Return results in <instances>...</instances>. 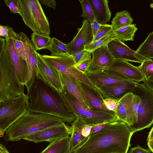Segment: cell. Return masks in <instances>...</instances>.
Here are the masks:
<instances>
[{"instance_id": "cell-1", "label": "cell", "mask_w": 153, "mask_h": 153, "mask_svg": "<svg viewBox=\"0 0 153 153\" xmlns=\"http://www.w3.org/2000/svg\"><path fill=\"white\" fill-rule=\"evenodd\" d=\"M25 98L26 108L31 113L56 116L70 124L77 118L60 92L51 86L38 72Z\"/></svg>"}, {"instance_id": "cell-2", "label": "cell", "mask_w": 153, "mask_h": 153, "mask_svg": "<svg viewBox=\"0 0 153 153\" xmlns=\"http://www.w3.org/2000/svg\"><path fill=\"white\" fill-rule=\"evenodd\" d=\"M133 133L126 123L118 120L89 135L71 153H127Z\"/></svg>"}, {"instance_id": "cell-3", "label": "cell", "mask_w": 153, "mask_h": 153, "mask_svg": "<svg viewBox=\"0 0 153 153\" xmlns=\"http://www.w3.org/2000/svg\"><path fill=\"white\" fill-rule=\"evenodd\" d=\"M63 122L56 116L28 111L7 128L4 138L6 141H20L47 128L59 125Z\"/></svg>"}, {"instance_id": "cell-4", "label": "cell", "mask_w": 153, "mask_h": 153, "mask_svg": "<svg viewBox=\"0 0 153 153\" xmlns=\"http://www.w3.org/2000/svg\"><path fill=\"white\" fill-rule=\"evenodd\" d=\"M25 85L19 81L12 64L5 38L0 37V102L25 95Z\"/></svg>"}, {"instance_id": "cell-5", "label": "cell", "mask_w": 153, "mask_h": 153, "mask_svg": "<svg viewBox=\"0 0 153 153\" xmlns=\"http://www.w3.org/2000/svg\"><path fill=\"white\" fill-rule=\"evenodd\" d=\"M133 93L136 122L129 127L135 132L150 127L153 123V90L143 83H137Z\"/></svg>"}, {"instance_id": "cell-6", "label": "cell", "mask_w": 153, "mask_h": 153, "mask_svg": "<svg viewBox=\"0 0 153 153\" xmlns=\"http://www.w3.org/2000/svg\"><path fill=\"white\" fill-rule=\"evenodd\" d=\"M60 93L65 102L77 118L81 120L86 125L94 126L119 120L116 114L88 108L72 94L64 85L63 90Z\"/></svg>"}, {"instance_id": "cell-7", "label": "cell", "mask_w": 153, "mask_h": 153, "mask_svg": "<svg viewBox=\"0 0 153 153\" xmlns=\"http://www.w3.org/2000/svg\"><path fill=\"white\" fill-rule=\"evenodd\" d=\"M18 2L19 14L26 25L33 32L50 36L49 24L39 1L18 0Z\"/></svg>"}, {"instance_id": "cell-8", "label": "cell", "mask_w": 153, "mask_h": 153, "mask_svg": "<svg viewBox=\"0 0 153 153\" xmlns=\"http://www.w3.org/2000/svg\"><path fill=\"white\" fill-rule=\"evenodd\" d=\"M41 55L46 63L60 72L81 82L95 87L85 73L80 71L75 67L73 56L69 54H62L56 56Z\"/></svg>"}, {"instance_id": "cell-9", "label": "cell", "mask_w": 153, "mask_h": 153, "mask_svg": "<svg viewBox=\"0 0 153 153\" xmlns=\"http://www.w3.org/2000/svg\"><path fill=\"white\" fill-rule=\"evenodd\" d=\"M25 95L0 102V129L4 132L28 111L26 107Z\"/></svg>"}, {"instance_id": "cell-10", "label": "cell", "mask_w": 153, "mask_h": 153, "mask_svg": "<svg viewBox=\"0 0 153 153\" xmlns=\"http://www.w3.org/2000/svg\"><path fill=\"white\" fill-rule=\"evenodd\" d=\"M19 39L23 42L25 49L26 61L27 66V74L25 86L27 91L30 88L38 72L37 52L31 41L23 32L17 33Z\"/></svg>"}, {"instance_id": "cell-11", "label": "cell", "mask_w": 153, "mask_h": 153, "mask_svg": "<svg viewBox=\"0 0 153 153\" xmlns=\"http://www.w3.org/2000/svg\"><path fill=\"white\" fill-rule=\"evenodd\" d=\"M71 134L70 127L63 122L60 125L50 127L30 135L23 139L38 143L44 142L50 143L69 136Z\"/></svg>"}, {"instance_id": "cell-12", "label": "cell", "mask_w": 153, "mask_h": 153, "mask_svg": "<svg viewBox=\"0 0 153 153\" xmlns=\"http://www.w3.org/2000/svg\"><path fill=\"white\" fill-rule=\"evenodd\" d=\"M81 28H78V32L73 39L66 44L68 53L73 56L77 52L84 50L85 47L91 43L94 37L91 27V23L84 19Z\"/></svg>"}, {"instance_id": "cell-13", "label": "cell", "mask_w": 153, "mask_h": 153, "mask_svg": "<svg viewBox=\"0 0 153 153\" xmlns=\"http://www.w3.org/2000/svg\"><path fill=\"white\" fill-rule=\"evenodd\" d=\"M13 31L9 27L8 35L7 39V45L10 59L19 82L25 85L27 74V66L26 61L20 56L15 46L13 37Z\"/></svg>"}, {"instance_id": "cell-14", "label": "cell", "mask_w": 153, "mask_h": 153, "mask_svg": "<svg viewBox=\"0 0 153 153\" xmlns=\"http://www.w3.org/2000/svg\"><path fill=\"white\" fill-rule=\"evenodd\" d=\"M108 47L115 59L132 62L140 64L151 59L146 58L137 53L123 42L114 39L108 45Z\"/></svg>"}, {"instance_id": "cell-15", "label": "cell", "mask_w": 153, "mask_h": 153, "mask_svg": "<svg viewBox=\"0 0 153 153\" xmlns=\"http://www.w3.org/2000/svg\"><path fill=\"white\" fill-rule=\"evenodd\" d=\"M85 74L97 88L105 85L131 81L119 73L108 69L86 72Z\"/></svg>"}, {"instance_id": "cell-16", "label": "cell", "mask_w": 153, "mask_h": 153, "mask_svg": "<svg viewBox=\"0 0 153 153\" xmlns=\"http://www.w3.org/2000/svg\"><path fill=\"white\" fill-rule=\"evenodd\" d=\"M134 96L132 93H129L118 100L115 113L118 120L125 122L129 127L136 122L133 103Z\"/></svg>"}, {"instance_id": "cell-17", "label": "cell", "mask_w": 153, "mask_h": 153, "mask_svg": "<svg viewBox=\"0 0 153 153\" xmlns=\"http://www.w3.org/2000/svg\"><path fill=\"white\" fill-rule=\"evenodd\" d=\"M104 69H108L116 71L126 77L129 80L136 83L143 82L146 79L139 69L128 62L121 60L115 59L110 67Z\"/></svg>"}, {"instance_id": "cell-18", "label": "cell", "mask_w": 153, "mask_h": 153, "mask_svg": "<svg viewBox=\"0 0 153 153\" xmlns=\"http://www.w3.org/2000/svg\"><path fill=\"white\" fill-rule=\"evenodd\" d=\"M91 53V61L86 72L96 71L109 67L115 60L107 46L98 48Z\"/></svg>"}, {"instance_id": "cell-19", "label": "cell", "mask_w": 153, "mask_h": 153, "mask_svg": "<svg viewBox=\"0 0 153 153\" xmlns=\"http://www.w3.org/2000/svg\"><path fill=\"white\" fill-rule=\"evenodd\" d=\"M137 84L132 81H129L105 85L97 88L104 99L110 98L118 101L126 94L132 92Z\"/></svg>"}, {"instance_id": "cell-20", "label": "cell", "mask_w": 153, "mask_h": 153, "mask_svg": "<svg viewBox=\"0 0 153 153\" xmlns=\"http://www.w3.org/2000/svg\"><path fill=\"white\" fill-rule=\"evenodd\" d=\"M37 56L38 72L51 86L61 92L63 88L64 85L61 80L59 71L46 63L38 52Z\"/></svg>"}, {"instance_id": "cell-21", "label": "cell", "mask_w": 153, "mask_h": 153, "mask_svg": "<svg viewBox=\"0 0 153 153\" xmlns=\"http://www.w3.org/2000/svg\"><path fill=\"white\" fill-rule=\"evenodd\" d=\"M79 83L91 109L116 114L115 113L109 111L106 108L104 102V99L97 88L80 82Z\"/></svg>"}, {"instance_id": "cell-22", "label": "cell", "mask_w": 153, "mask_h": 153, "mask_svg": "<svg viewBox=\"0 0 153 153\" xmlns=\"http://www.w3.org/2000/svg\"><path fill=\"white\" fill-rule=\"evenodd\" d=\"M59 74L63 84L69 92L81 103L88 108L91 109L90 105L81 88L80 81L59 71Z\"/></svg>"}, {"instance_id": "cell-23", "label": "cell", "mask_w": 153, "mask_h": 153, "mask_svg": "<svg viewBox=\"0 0 153 153\" xmlns=\"http://www.w3.org/2000/svg\"><path fill=\"white\" fill-rule=\"evenodd\" d=\"M91 7L95 20L99 24H106L110 20L111 12L107 0H88Z\"/></svg>"}, {"instance_id": "cell-24", "label": "cell", "mask_w": 153, "mask_h": 153, "mask_svg": "<svg viewBox=\"0 0 153 153\" xmlns=\"http://www.w3.org/2000/svg\"><path fill=\"white\" fill-rule=\"evenodd\" d=\"M70 151L71 153L83 143L86 138L82 135V130L85 124L80 119L76 118L71 124Z\"/></svg>"}, {"instance_id": "cell-25", "label": "cell", "mask_w": 153, "mask_h": 153, "mask_svg": "<svg viewBox=\"0 0 153 153\" xmlns=\"http://www.w3.org/2000/svg\"><path fill=\"white\" fill-rule=\"evenodd\" d=\"M70 137L56 140L49 145L40 153H71L70 151Z\"/></svg>"}, {"instance_id": "cell-26", "label": "cell", "mask_w": 153, "mask_h": 153, "mask_svg": "<svg viewBox=\"0 0 153 153\" xmlns=\"http://www.w3.org/2000/svg\"><path fill=\"white\" fill-rule=\"evenodd\" d=\"M135 24L123 27L115 30H113L115 39L123 42L125 41H134L135 32L137 30Z\"/></svg>"}, {"instance_id": "cell-27", "label": "cell", "mask_w": 153, "mask_h": 153, "mask_svg": "<svg viewBox=\"0 0 153 153\" xmlns=\"http://www.w3.org/2000/svg\"><path fill=\"white\" fill-rule=\"evenodd\" d=\"M133 20L130 13L126 10L117 13L111 22L113 29L131 25Z\"/></svg>"}, {"instance_id": "cell-28", "label": "cell", "mask_w": 153, "mask_h": 153, "mask_svg": "<svg viewBox=\"0 0 153 153\" xmlns=\"http://www.w3.org/2000/svg\"><path fill=\"white\" fill-rule=\"evenodd\" d=\"M31 41L36 51L42 49L49 50L52 43V38L50 36L45 35L34 32L31 35Z\"/></svg>"}, {"instance_id": "cell-29", "label": "cell", "mask_w": 153, "mask_h": 153, "mask_svg": "<svg viewBox=\"0 0 153 153\" xmlns=\"http://www.w3.org/2000/svg\"><path fill=\"white\" fill-rule=\"evenodd\" d=\"M135 51L146 58L153 59V31L148 35Z\"/></svg>"}, {"instance_id": "cell-30", "label": "cell", "mask_w": 153, "mask_h": 153, "mask_svg": "<svg viewBox=\"0 0 153 153\" xmlns=\"http://www.w3.org/2000/svg\"><path fill=\"white\" fill-rule=\"evenodd\" d=\"M114 39L115 36L112 30L106 36L85 46L84 49L91 52L100 47L107 46L110 42Z\"/></svg>"}, {"instance_id": "cell-31", "label": "cell", "mask_w": 153, "mask_h": 153, "mask_svg": "<svg viewBox=\"0 0 153 153\" xmlns=\"http://www.w3.org/2000/svg\"><path fill=\"white\" fill-rule=\"evenodd\" d=\"M49 50L51 52V56H52L62 54H69L67 51L66 44L55 37L52 38V43Z\"/></svg>"}, {"instance_id": "cell-32", "label": "cell", "mask_w": 153, "mask_h": 153, "mask_svg": "<svg viewBox=\"0 0 153 153\" xmlns=\"http://www.w3.org/2000/svg\"><path fill=\"white\" fill-rule=\"evenodd\" d=\"M82 8L81 16L90 21L91 23L95 20L93 11L88 0H79Z\"/></svg>"}, {"instance_id": "cell-33", "label": "cell", "mask_w": 153, "mask_h": 153, "mask_svg": "<svg viewBox=\"0 0 153 153\" xmlns=\"http://www.w3.org/2000/svg\"><path fill=\"white\" fill-rule=\"evenodd\" d=\"M138 67L144 75L146 80L153 75V60L152 59L143 61Z\"/></svg>"}, {"instance_id": "cell-34", "label": "cell", "mask_w": 153, "mask_h": 153, "mask_svg": "<svg viewBox=\"0 0 153 153\" xmlns=\"http://www.w3.org/2000/svg\"><path fill=\"white\" fill-rule=\"evenodd\" d=\"M13 39L15 47L20 57L26 61L25 51L23 42L19 39L17 33L14 31L13 32Z\"/></svg>"}, {"instance_id": "cell-35", "label": "cell", "mask_w": 153, "mask_h": 153, "mask_svg": "<svg viewBox=\"0 0 153 153\" xmlns=\"http://www.w3.org/2000/svg\"><path fill=\"white\" fill-rule=\"evenodd\" d=\"M91 56V52L85 49L77 52L73 56L75 65L92 58Z\"/></svg>"}, {"instance_id": "cell-36", "label": "cell", "mask_w": 153, "mask_h": 153, "mask_svg": "<svg viewBox=\"0 0 153 153\" xmlns=\"http://www.w3.org/2000/svg\"><path fill=\"white\" fill-rule=\"evenodd\" d=\"M112 30L113 28L111 25L107 24L101 25L98 32L94 38L92 42L97 40L106 36Z\"/></svg>"}, {"instance_id": "cell-37", "label": "cell", "mask_w": 153, "mask_h": 153, "mask_svg": "<svg viewBox=\"0 0 153 153\" xmlns=\"http://www.w3.org/2000/svg\"><path fill=\"white\" fill-rule=\"evenodd\" d=\"M4 1L12 13L19 14L20 8L18 0H4Z\"/></svg>"}, {"instance_id": "cell-38", "label": "cell", "mask_w": 153, "mask_h": 153, "mask_svg": "<svg viewBox=\"0 0 153 153\" xmlns=\"http://www.w3.org/2000/svg\"><path fill=\"white\" fill-rule=\"evenodd\" d=\"M104 102L107 109L109 111L113 112L115 113L118 101L111 99L107 98L104 99Z\"/></svg>"}, {"instance_id": "cell-39", "label": "cell", "mask_w": 153, "mask_h": 153, "mask_svg": "<svg viewBox=\"0 0 153 153\" xmlns=\"http://www.w3.org/2000/svg\"><path fill=\"white\" fill-rule=\"evenodd\" d=\"M91 59L92 58L83 61L79 64L75 65V66L80 71L83 73H85L88 68Z\"/></svg>"}, {"instance_id": "cell-40", "label": "cell", "mask_w": 153, "mask_h": 153, "mask_svg": "<svg viewBox=\"0 0 153 153\" xmlns=\"http://www.w3.org/2000/svg\"><path fill=\"white\" fill-rule=\"evenodd\" d=\"M128 153H151L150 150L143 148L139 145L131 148Z\"/></svg>"}, {"instance_id": "cell-41", "label": "cell", "mask_w": 153, "mask_h": 153, "mask_svg": "<svg viewBox=\"0 0 153 153\" xmlns=\"http://www.w3.org/2000/svg\"><path fill=\"white\" fill-rule=\"evenodd\" d=\"M112 122H113L104 123L93 126L91 128L90 135L101 130L106 126Z\"/></svg>"}, {"instance_id": "cell-42", "label": "cell", "mask_w": 153, "mask_h": 153, "mask_svg": "<svg viewBox=\"0 0 153 153\" xmlns=\"http://www.w3.org/2000/svg\"><path fill=\"white\" fill-rule=\"evenodd\" d=\"M7 26L0 25V36H3L6 39L8 37L9 28Z\"/></svg>"}, {"instance_id": "cell-43", "label": "cell", "mask_w": 153, "mask_h": 153, "mask_svg": "<svg viewBox=\"0 0 153 153\" xmlns=\"http://www.w3.org/2000/svg\"><path fill=\"white\" fill-rule=\"evenodd\" d=\"M41 2L53 10L56 9V2L54 0H41Z\"/></svg>"}, {"instance_id": "cell-44", "label": "cell", "mask_w": 153, "mask_h": 153, "mask_svg": "<svg viewBox=\"0 0 153 153\" xmlns=\"http://www.w3.org/2000/svg\"><path fill=\"white\" fill-rule=\"evenodd\" d=\"M101 25L95 20L91 23V30L94 38L98 32Z\"/></svg>"}, {"instance_id": "cell-45", "label": "cell", "mask_w": 153, "mask_h": 153, "mask_svg": "<svg viewBox=\"0 0 153 153\" xmlns=\"http://www.w3.org/2000/svg\"><path fill=\"white\" fill-rule=\"evenodd\" d=\"M94 126L85 125L83 127L82 130V136L87 137L90 135L91 130L92 127Z\"/></svg>"}, {"instance_id": "cell-46", "label": "cell", "mask_w": 153, "mask_h": 153, "mask_svg": "<svg viewBox=\"0 0 153 153\" xmlns=\"http://www.w3.org/2000/svg\"><path fill=\"white\" fill-rule=\"evenodd\" d=\"M143 84L153 90V75L148 79L146 80Z\"/></svg>"}, {"instance_id": "cell-47", "label": "cell", "mask_w": 153, "mask_h": 153, "mask_svg": "<svg viewBox=\"0 0 153 153\" xmlns=\"http://www.w3.org/2000/svg\"><path fill=\"white\" fill-rule=\"evenodd\" d=\"M0 153H10L6 146L1 143L0 144Z\"/></svg>"}, {"instance_id": "cell-48", "label": "cell", "mask_w": 153, "mask_h": 153, "mask_svg": "<svg viewBox=\"0 0 153 153\" xmlns=\"http://www.w3.org/2000/svg\"><path fill=\"white\" fill-rule=\"evenodd\" d=\"M147 145L150 150L153 152V137L147 140Z\"/></svg>"}, {"instance_id": "cell-49", "label": "cell", "mask_w": 153, "mask_h": 153, "mask_svg": "<svg viewBox=\"0 0 153 153\" xmlns=\"http://www.w3.org/2000/svg\"><path fill=\"white\" fill-rule=\"evenodd\" d=\"M153 137V127L152 128L151 130L149 133L147 138V141L149 140Z\"/></svg>"}, {"instance_id": "cell-50", "label": "cell", "mask_w": 153, "mask_h": 153, "mask_svg": "<svg viewBox=\"0 0 153 153\" xmlns=\"http://www.w3.org/2000/svg\"><path fill=\"white\" fill-rule=\"evenodd\" d=\"M5 132L3 130L0 129V137H4V134Z\"/></svg>"}, {"instance_id": "cell-51", "label": "cell", "mask_w": 153, "mask_h": 153, "mask_svg": "<svg viewBox=\"0 0 153 153\" xmlns=\"http://www.w3.org/2000/svg\"><path fill=\"white\" fill-rule=\"evenodd\" d=\"M152 2L150 4V7L153 10V0L152 1Z\"/></svg>"}, {"instance_id": "cell-52", "label": "cell", "mask_w": 153, "mask_h": 153, "mask_svg": "<svg viewBox=\"0 0 153 153\" xmlns=\"http://www.w3.org/2000/svg\"><path fill=\"white\" fill-rule=\"evenodd\" d=\"M152 152L153 153V152Z\"/></svg>"}]
</instances>
